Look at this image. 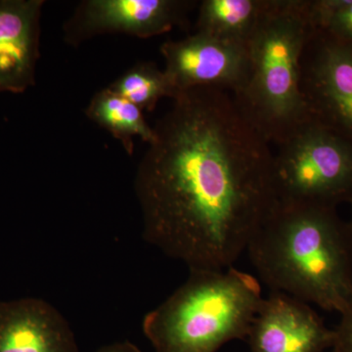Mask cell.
Instances as JSON below:
<instances>
[{"instance_id": "2", "label": "cell", "mask_w": 352, "mask_h": 352, "mask_svg": "<svg viewBox=\"0 0 352 352\" xmlns=\"http://www.w3.org/2000/svg\"><path fill=\"white\" fill-rule=\"evenodd\" d=\"M247 252L272 292L340 314L352 302V228L337 208L277 203Z\"/></svg>"}, {"instance_id": "8", "label": "cell", "mask_w": 352, "mask_h": 352, "mask_svg": "<svg viewBox=\"0 0 352 352\" xmlns=\"http://www.w3.org/2000/svg\"><path fill=\"white\" fill-rule=\"evenodd\" d=\"M164 71L177 94L194 88L210 87L235 94L244 82L247 45L229 43L195 32L161 46Z\"/></svg>"}, {"instance_id": "10", "label": "cell", "mask_w": 352, "mask_h": 352, "mask_svg": "<svg viewBox=\"0 0 352 352\" xmlns=\"http://www.w3.org/2000/svg\"><path fill=\"white\" fill-rule=\"evenodd\" d=\"M0 352H80L63 314L43 298L0 302Z\"/></svg>"}, {"instance_id": "1", "label": "cell", "mask_w": 352, "mask_h": 352, "mask_svg": "<svg viewBox=\"0 0 352 352\" xmlns=\"http://www.w3.org/2000/svg\"><path fill=\"white\" fill-rule=\"evenodd\" d=\"M134 191L143 237L189 270H221L277 206L270 143L217 88L186 90L153 127Z\"/></svg>"}, {"instance_id": "15", "label": "cell", "mask_w": 352, "mask_h": 352, "mask_svg": "<svg viewBox=\"0 0 352 352\" xmlns=\"http://www.w3.org/2000/svg\"><path fill=\"white\" fill-rule=\"evenodd\" d=\"M307 10L314 29L352 43V0H307Z\"/></svg>"}, {"instance_id": "4", "label": "cell", "mask_w": 352, "mask_h": 352, "mask_svg": "<svg viewBox=\"0 0 352 352\" xmlns=\"http://www.w3.org/2000/svg\"><path fill=\"white\" fill-rule=\"evenodd\" d=\"M186 281L145 315L155 352H217L247 340L263 302L258 280L235 267L189 270Z\"/></svg>"}, {"instance_id": "18", "label": "cell", "mask_w": 352, "mask_h": 352, "mask_svg": "<svg viewBox=\"0 0 352 352\" xmlns=\"http://www.w3.org/2000/svg\"><path fill=\"white\" fill-rule=\"evenodd\" d=\"M349 205H351V219L349 220V224H351V228H352V199L351 201H349Z\"/></svg>"}, {"instance_id": "11", "label": "cell", "mask_w": 352, "mask_h": 352, "mask_svg": "<svg viewBox=\"0 0 352 352\" xmlns=\"http://www.w3.org/2000/svg\"><path fill=\"white\" fill-rule=\"evenodd\" d=\"M43 0H0V92L19 94L36 80Z\"/></svg>"}, {"instance_id": "14", "label": "cell", "mask_w": 352, "mask_h": 352, "mask_svg": "<svg viewBox=\"0 0 352 352\" xmlns=\"http://www.w3.org/2000/svg\"><path fill=\"white\" fill-rule=\"evenodd\" d=\"M109 88L142 111H153L162 98L173 100L178 95L164 71L150 62L134 65Z\"/></svg>"}, {"instance_id": "9", "label": "cell", "mask_w": 352, "mask_h": 352, "mask_svg": "<svg viewBox=\"0 0 352 352\" xmlns=\"http://www.w3.org/2000/svg\"><path fill=\"white\" fill-rule=\"evenodd\" d=\"M333 336L309 303L272 292L261 302L247 340L251 352H324L332 349Z\"/></svg>"}, {"instance_id": "17", "label": "cell", "mask_w": 352, "mask_h": 352, "mask_svg": "<svg viewBox=\"0 0 352 352\" xmlns=\"http://www.w3.org/2000/svg\"><path fill=\"white\" fill-rule=\"evenodd\" d=\"M95 352H143L135 344L131 342H116L113 344H106V346L100 347Z\"/></svg>"}, {"instance_id": "7", "label": "cell", "mask_w": 352, "mask_h": 352, "mask_svg": "<svg viewBox=\"0 0 352 352\" xmlns=\"http://www.w3.org/2000/svg\"><path fill=\"white\" fill-rule=\"evenodd\" d=\"M194 6L187 0H85L65 23V41L78 46L105 34L160 36L182 25Z\"/></svg>"}, {"instance_id": "16", "label": "cell", "mask_w": 352, "mask_h": 352, "mask_svg": "<svg viewBox=\"0 0 352 352\" xmlns=\"http://www.w3.org/2000/svg\"><path fill=\"white\" fill-rule=\"evenodd\" d=\"M333 335V352H352V302L340 314Z\"/></svg>"}, {"instance_id": "13", "label": "cell", "mask_w": 352, "mask_h": 352, "mask_svg": "<svg viewBox=\"0 0 352 352\" xmlns=\"http://www.w3.org/2000/svg\"><path fill=\"white\" fill-rule=\"evenodd\" d=\"M85 113L119 140L129 155L133 154L134 138H140L148 145L154 141V129L146 122L143 111L109 87L92 97Z\"/></svg>"}, {"instance_id": "5", "label": "cell", "mask_w": 352, "mask_h": 352, "mask_svg": "<svg viewBox=\"0 0 352 352\" xmlns=\"http://www.w3.org/2000/svg\"><path fill=\"white\" fill-rule=\"evenodd\" d=\"M277 146V203L337 208L352 199V143L312 120Z\"/></svg>"}, {"instance_id": "3", "label": "cell", "mask_w": 352, "mask_h": 352, "mask_svg": "<svg viewBox=\"0 0 352 352\" xmlns=\"http://www.w3.org/2000/svg\"><path fill=\"white\" fill-rule=\"evenodd\" d=\"M311 31L307 0H268L247 43V74L232 94L248 120L275 145L310 120L300 92V59Z\"/></svg>"}, {"instance_id": "6", "label": "cell", "mask_w": 352, "mask_h": 352, "mask_svg": "<svg viewBox=\"0 0 352 352\" xmlns=\"http://www.w3.org/2000/svg\"><path fill=\"white\" fill-rule=\"evenodd\" d=\"M300 85L309 119L352 143V43L311 27Z\"/></svg>"}, {"instance_id": "12", "label": "cell", "mask_w": 352, "mask_h": 352, "mask_svg": "<svg viewBox=\"0 0 352 352\" xmlns=\"http://www.w3.org/2000/svg\"><path fill=\"white\" fill-rule=\"evenodd\" d=\"M267 4L268 0H205L196 32L247 45Z\"/></svg>"}]
</instances>
